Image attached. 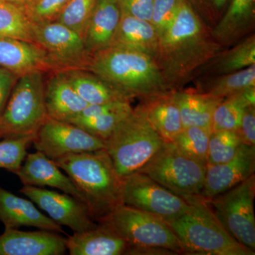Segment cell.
I'll return each mask as SVG.
<instances>
[{
  "instance_id": "cell-1",
  "label": "cell",
  "mask_w": 255,
  "mask_h": 255,
  "mask_svg": "<svg viewBox=\"0 0 255 255\" xmlns=\"http://www.w3.org/2000/svg\"><path fill=\"white\" fill-rule=\"evenodd\" d=\"M211 29L184 0L173 22L159 37L155 60L172 90L183 88L223 50Z\"/></svg>"
},
{
  "instance_id": "cell-2",
  "label": "cell",
  "mask_w": 255,
  "mask_h": 255,
  "mask_svg": "<svg viewBox=\"0 0 255 255\" xmlns=\"http://www.w3.org/2000/svg\"><path fill=\"white\" fill-rule=\"evenodd\" d=\"M81 69L130 97L145 100L172 91L155 59L135 50L110 46L91 55Z\"/></svg>"
},
{
  "instance_id": "cell-3",
  "label": "cell",
  "mask_w": 255,
  "mask_h": 255,
  "mask_svg": "<svg viewBox=\"0 0 255 255\" xmlns=\"http://www.w3.org/2000/svg\"><path fill=\"white\" fill-rule=\"evenodd\" d=\"M54 162L82 193L96 222L123 205L122 178L106 149L71 154Z\"/></svg>"
},
{
  "instance_id": "cell-4",
  "label": "cell",
  "mask_w": 255,
  "mask_h": 255,
  "mask_svg": "<svg viewBox=\"0 0 255 255\" xmlns=\"http://www.w3.org/2000/svg\"><path fill=\"white\" fill-rule=\"evenodd\" d=\"M189 210L167 222L182 243L184 254L254 255L225 229L201 196L187 201Z\"/></svg>"
},
{
  "instance_id": "cell-5",
  "label": "cell",
  "mask_w": 255,
  "mask_h": 255,
  "mask_svg": "<svg viewBox=\"0 0 255 255\" xmlns=\"http://www.w3.org/2000/svg\"><path fill=\"white\" fill-rule=\"evenodd\" d=\"M97 223L110 228L127 242V255L184 254L182 243L172 228L155 215L123 204Z\"/></svg>"
},
{
  "instance_id": "cell-6",
  "label": "cell",
  "mask_w": 255,
  "mask_h": 255,
  "mask_svg": "<svg viewBox=\"0 0 255 255\" xmlns=\"http://www.w3.org/2000/svg\"><path fill=\"white\" fill-rule=\"evenodd\" d=\"M164 139L147 120L139 104L105 140V149L123 178L139 172L163 146Z\"/></svg>"
},
{
  "instance_id": "cell-7",
  "label": "cell",
  "mask_w": 255,
  "mask_h": 255,
  "mask_svg": "<svg viewBox=\"0 0 255 255\" xmlns=\"http://www.w3.org/2000/svg\"><path fill=\"white\" fill-rule=\"evenodd\" d=\"M43 70L18 77L0 115V139L32 137L48 118Z\"/></svg>"
},
{
  "instance_id": "cell-8",
  "label": "cell",
  "mask_w": 255,
  "mask_h": 255,
  "mask_svg": "<svg viewBox=\"0 0 255 255\" xmlns=\"http://www.w3.org/2000/svg\"><path fill=\"white\" fill-rule=\"evenodd\" d=\"M206 169V164L183 155L173 142H165L139 172L188 201L201 196Z\"/></svg>"
},
{
  "instance_id": "cell-9",
  "label": "cell",
  "mask_w": 255,
  "mask_h": 255,
  "mask_svg": "<svg viewBox=\"0 0 255 255\" xmlns=\"http://www.w3.org/2000/svg\"><path fill=\"white\" fill-rule=\"evenodd\" d=\"M255 176L206 200L225 229L235 239L255 251Z\"/></svg>"
},
{
  "instance_id": "cell-10",
  "label": "cell",
  "mask_w": 255,
  "mask_h": 255,
  "mask_svg": "<svg viewBox=\"0 0 255 255\" xmlns=\"http://www.w3.org/2000/svg\"><path fill=\"white\" fill-rule=\"evenodd\" d=\"M122 196L124 205L155 215L166 222L180 217L190 207L188 201L139 172L122 178Z\"/></svg>"
},
{
  "instance_id": "cell-11",
  "label": "cell",
  "mask_w": 255,
  "mask_h": 255,
  "mask_svg": "<svg viewBox=\"0 0 255 255\" xmlns=\"http://www.w3.org/2000/svg\"><path fill=\"white\" fill-rule=\"evenodd\" d=\"M36 151L55 161L64 156L105 149L103 140L69 122L47 118L33 143Z\"/></svg>"
},
{
  "instance_id": "cell-12",
  "label": "cell",
  "mask_w": 255,
  "mask_h": 255,
  "mask_svg": "<svg viewBox=\"0 0 255 255\" xmlns=\"http://www.w3.org/2000/svg\"><path fill=\"white\" fill-rule=\"evenodd\" d=\"M34 43L46 52L56 69L82 68L90 58L83 38L58 21L33 23Z\"/></svg>"
},
{
  "instance_id": "cell-13",
  "label": "cell",
  "mask_w": 255,
  "mask_h": 255,
  "mask_svg": "<svg viewBox=\"0 0 255 255\" xmlns=\"http://www.w3.org/2000/svg\"><path fill=\"white\" fill-rule=\"evenodd\" d=\"M19 191L53 221L70 228L73 233L85 232L97 227V223L86 204L73 196L33 186H23Z\"/></svg>"
},
{
  "instance_id": "cell-14",
  "label": "cell",
  "mask_w": 255,
  "mask_h": 255,
  "mask_svg": "<svg viewBox=\"0 0 255 255\" xmlns=\"http://www.w3.org/2000/svg\"><path fill=\"white\" fill-rule=\"evenodd\" d=\"M255 145L242 144L228 162L206 164L205 180L201 193L205 200L232 189L255 174Z\"/></svg>"
},
{
  "instance_id": "cell-15",
  "label": "cell",
  "mask_w": 255,
  "mask_h": 255,
  "mask_svg": "<svg viewBox=\"0 0 255 255\" xmlns=\"http://www.w3.org/2000/svg\"><path fill=\"white\" fill-rule=\"evenodd\" d=\"M66 251V238L53 231L4 228L0 236V255H62Z\"/></svg>"
},
{
  "instance_id": "cell-16",
  "label": "cell",
  "mask_w": 255,
  "mask_h": 255,
  "mask_svg": "<svg viewBox=\"0 0 255 255\" xmlns=\"http://www.w3.org/2000/svg\"><path fill=\"white\" fill-rule=\"evenodd\" d=\"M14 174L23 186L54 188L85 204L83 195L71 179L62 172L54 161L39 151L27 154L23 164Z\"/></svg>"
},
{
  "instance_id": "cell-17",
  "label": "cell",
  "mask_w": 255,
  "mask_h": 255,
  "mask_svg": "<svg viewBox=\"0 0 255 255\" xmlns=\"http://www.w3.org/2000/svg\"><path fill=\"white\" fill-rule=\"evenodd\" d=\"M0 221L6 229L22 226L64 233L61 226L37 209L31 200L0 187Z\"/></svg>"
},
{
  "instance_id": "cell-18",
  "label": "cell",
  "mask_w": 255,
  "mask_h": 255,
  "mask_svg": "<svg viewBox=\"0 0 255 255\" xmlns=\"http://www.w3.org/2000/svg\"><path fill=\"white\" fill-rule=\"evenodd\" d=\"M0 67L16 75L56 69L41 46L32 42L0 36Z\"/></svg>"
},
{
  "instance_id": "cell-19",
  "label": "cell",
  "mask_w": 255,
  "mask_h": 255,
  "mask_svg": "<svg viewBox=\"0 0 255 255\" xmlns=\"http://www.w3.org/2000/svg\"><path fill=\"white\" fill-rule=\"evenodd\" d=\"M255 27V0H230L211 33L219 44L228 48L254 33Z\"/></svg>"
},
{
  "instance_id": "cell-20",
  "label": "cell",
  "mask_w": 255,
  "mask_h": 255,
  "mask_svg": "<svg viewBox=\"0 0 255 255\" xmlns=\"http://www.w3.org/2000/svg\"><path fill=\"white\" fill-rule=\"evenodd\" d=\"M45 104L48 118L69 122L88 106L70 85L63 72L45 82Z\"/></svg>"
},
{
  "instance_id": "cell-21",
  "label": "cell",
  "mask_w": 255,
  "mask_h": 255,
  "mask_svg": "<svg viewBox=\"0 0 255 255\" xmlns=\"http://www.w3.org/2000/svg\"><path fill=\"white\" fill-rule=\"evenodd\" d=\"M70 255H127L128 245L123 238L104 225L82 233H73L66 238Z\"/></svg>"
},
{
  "instance_id": "cell-22",
  "label": "cell",
  "mask_w": 255,
  "mask_h": 255,
  "mask_svg": "<svg viewBox=\"0 0 255 255\" xmlns=\"http://www.w3.org/2000/svg\"><path fill=\"white\" fill-rule=\"evenodd\" d=\"M159 37L150 21L121 11L120 21L110 46L135 50L155 59Z\"/></svg>"
},
{
  "instance_id": "cell-23",
  "label": "cell",
  "mask_w": 255,
  "mask_h": 255,
  "mask_svg": "<svg viewBox=\"0 0 255 255\" xmlns=\"http://www.w3.org/2000/svg\"><path fill=\"white\" fill-rule=\"evenodd\" d=\"M172 90L140 100L147 120L165 142H172L183 129L180 111Z\"/></svg>"
},
{
  "instance_id": "cell-24",
  "label": "cell",
  "mask_w": 255,
  "mask_h": 255,
  "mask_svg": "<svg viewBox=\"0 0 255 255\" xmlns=\"http://www.w3.org/2000/svg\"><path fill=\"white\" fill-rule=\"evenodd\" d=\"M120 18L121 10L117 2L98 0L83 36L90 55L111 46Z\"/></svg>"
},
{
  "instance_id": "cell-25",
  "label": "cell",
  "mask_w": 255,
  "mask_h": 255,
  "mask_svg": "<svg viewBox=\"0 0 255 255\" xmlns=\"http://www.w3.org/2000/svg\"><path fill=\"white\" fill-rule=\"evenodd\" d=\"M70 85L88 105L110 102H132V99L114 88L97 75L81 68L61 70Z\"/></svg>"
},
{
  "instance_id": "cell-26",
  "label": "cell",
  "mask_w": 255,
  "mask_h": 255,
  "mask_svg": "<svg viewBox=\"0 0 255 255\" xmlns=\"http://www.w3.org/2000/svg\"><path fill=\"white\" fill-rule=\"evenodd\" d=\"M174 97L182 117L183 127H198L212 130L214 111L223 100L195 89H179Z\"/></svg>"
},
{
  "instance_id": "cell-27",
  "label": "cell",
  "mask_w": 255,
  "mask_h": 255,
  "mask_svg": "<svg viewBox=\"0 0 255 255\" xmlns=\"http://www.w3.org/2000/svg\"><path fill=\"white\" fill-rule=\"evenodd\" d=\"M228 48L199 70L198 76L222 75L239 71L255 64V35L252 33ZM196 77V78H197Z\"/></svg>"
},
{
  "instance_id": "cell-28",
  "label": "cell",
  "mask_w": 255,
  "mask_h": 255,
  "mask_svg": "<svg viewBox=\"0 0 255 255\" xmlns=\"http://www.w3.org/2000/svg\"><path fill=\"white\" fill-rule=\"evenodd\" d=\"M193 81L198 92L226 98L255 87V64L234 73L201 75Z\"/></svg>"
},
{
  "instance_id": "cell-29",
  "label": "cell",
  "mask_w": 255,
  "mask_h": 255,
  "mask_svg": "<svg viewBox=\"0 0 255 255\" xmlns=\"http://www.w3.org/2000/svg\"><path fill=\"white\" fill-rule=\"evenodd\" d=\"M253 105H255V87L223 99L214 111L212 131L237 130L245 110Z\"/></svg>"
},
{
  "instance_id": "cell-30",
  "label": "cell",
  "mask_w": 255,
  "mask_h": 255,
  "mask_svg": "<svg viewBox=\"0 0 255 255\" xmlns=\"http://www.w3.org/2000/svg\"><path fill=\"white\" fill-rule=\"evenodd\" d=\"M33 26L23 6L0 0V36L34 43Z\"/></svg>"
},
{
  "instance_id": "cell-31",
  "label": "cell",
  "mask_w": 255,
  "mask_h": 255,
  "mask_svg": "<svg viewBox=\"0 0 255 255\" xmlns=\"http://www.w3.org/2000/svg\"><path fill=\"white\" fill-rule=\"evenodd\" d=\"M211 132L205 128L184 127L172 142L183 155L206 164Z\"/></svg>"
},
{
  "instance_id": "cell-32",
  "label": "cell",
  "mask_w": 255,
  "mask_h": 255,
  "mask_svg": "<svg viewBox=\"0 0 255 255\" xmlns=\"http://www.w3.org/2000/svg\"><path fill=\"white\" fill-rule=\"evenodd\" d=\"M132 110V107L130 106L123 110L100 114L95 117L75 118L70 121L69 123L82 128L89 133L105 142Z\"/></svg>"
},
{
  "instance_id": "cell-33",
  "label": "cell",
  "mask_w": 255,
  "mask_h": 255,
  "mask_svg": "<svg viewBox=\"0 0 255 255\" xmlns=\"http://www.w3.org/2000/svg\"><path fill=\"white\" fill-rule=\"evenodd\" d=\"M242 144L236 130H221L211 132L208 148L207 164H219L228 162L234 157Z\"/></svg>"
},
{
  "instance_id": "cell-34",
  "label": "cell",
  "mask_w": 255,
  "mask_h": 255,
  "mask_svg": "<svg viewBox=\"0 0 255 255\" xmlns=\"http://www.w3.org/2000/svg\"><path fill=\"white\" fill-rule=\"evenodd\" d=\"M97 1L98 0H70L55 21L73 30L83 38Z\"/></svg>"
},
{
  "instance_id": "cell-35",
  "label": "cell",
  "mask_w": 255,
  "mask_h": 255,
  "mask_svg": "<svg viewBox=\"0 0 255 255\" xmlns=\"http://www.w3.org/2000/svg\"><path fill=\"white\" fill-rule=\"evenodd\" d=\"M33 137H8L0 140V169L15 174L22 165Z\"/></svg>"
},
{
  "instance_id": "cell-36",
  "label": "cell",
  "mask_w": 255,
  "mask_h": 255,
  "mask_svg": "<svg viewBox=\"0 0 255 255\" xmlns=\"http://www.w3.org/2000/svg\"><path fill=\"white\" fill-rule=\"evenodd\" d=\"M184 0H154L150 22L159 37L167 31L177 16Z\"/></svg>"
},
{
  "instance_id": "cell-37",
  "label": "cell",
  "mask_w": 255,
  "mask_h": 255,
  "mask_svg": "<svg viewBox=\"0 0 255 255\" xmlns=\"http://www.w3.org/2000/svg\"><path fill=\"white\" fill-rule=\"evenodd\" d=\"M70 0H34L24 7L33 23L48 22L56 20Z\"/></svg>"
},
{
  "instance_id": "cell-38",
  "label": "cell",
  "mask_w": 255,
  "mask_h": 255,
  "mask_svg": "<svg viewBox=\"0 0 255 255\" xmlns=\"http://www.w3.org/2000/svg\"><path fill=\"white\" fill-rule=\"evenodd\" d=\"M193 9L211 29L217 24L230 0H187Z\"/></svg>"
},
{
  "instance_id": "cell-39",
  "label": "cell",
  "mask_w": 255,
  "mask_h": 255,
  "mask_svg": "<svg viewBox=\"0 0 255 255\" xmlns=\"http://www.w3.org/2000/svg\"><path fill=\"white\" fill-rule=\"evenodd\" d=\"M154 0H118L122 12L145 21H151Z\"/></svg>"
},
{
  "instance_id": "cell-40",
  "label": "cell",
  "mask_w": 255,
  "mask_h": 255,
  "mask_svg": "<svg viewBox=\"0 0 255 255\" xmlns=\"http://www.w3.org/2000/svg\"><path fill=\"white\" fill-rule=\"evenodd\" d=\"M242 143L255 145V105H250L245 110L241 123L236 130Z\"/></svg>"
},
{
  "instance_id": "cell-41",
  "label": "cell",
  "mask_w": 255,
  "mask_h": 255,
  "mask_svg": "<svg viewBox=\"0 0 255 255\" xmlns=\"http://www.w3.org/2000/svg\"><path fill=\"white\" fill-rule=\"evenodd\" d=\"M18 77L16 74L0 67V115L4 110Z\"/></svg>"
},
{
  "instance_id": "cell-42",
  "label": "cell",
  "mask_w": 255,
  "mask_h": 255,
  "mask_svg": "<svg viewBox=\"0 0 255 255\" xmlns=\"http://www.w3.org/2000/svg\"><path fill=\"white\" fill-rule=\"evenodd\" d=\"M2 1H9V2L14 3V4L21 5L23 7L29 6L33 0H2Z\"/></svg>"
},
{
  "instance_id": "cell-43",
  "label": "cell",
  "mask_w": 255,
  "mask_h": 255,
  "mask_svg": "<svg viewBox=\"0 0 255 255\" xmlns=\"http://www.w3.org/2000/svg\"><path fill=\"white\" fill-rule=\"evenodd\" d=\"M111 1H114V2H117L118 1V0H111Z\"/></svg>"
},
{
  "instance_id": "cell-44",
  "label": "cell",
  "mask_w": 255,
  "mask_h": 255,
  "mask_svg": "<svg viewBox=\"0 0 255 255\" xmlns=\"http://www.w3.org/2000/svg\"><path fill=\"white\" fill-rule=\"evenodd\" d=\"M33 1H34V0H33Z\"/></svg>"
}]
</instances>
